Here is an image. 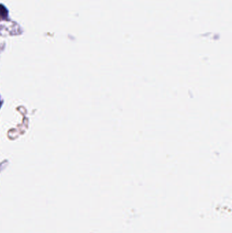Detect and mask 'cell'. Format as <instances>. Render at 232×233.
I'll use <instances>...</instances> for the list:
<instances>
[]
</instances>
